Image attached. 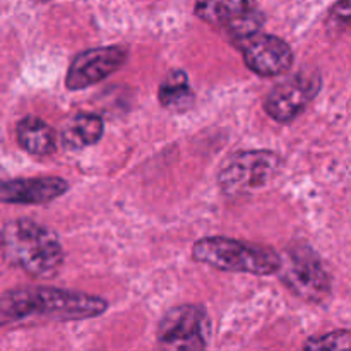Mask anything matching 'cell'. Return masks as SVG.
<instances>
[{"mask_svg":"<svg viewBox=\"0 0 351 351\" xmlns=\"http://www.w3.org/2000/svg\"><path fill=\"white\" fill-rule=\"evenodd\" d=\"M305 350H350L351 348V332L350 331H335L324 336L311 338L304 345Z\"/></svg>","mask_w":351,"mask_h":351,"instance_id":"9a60e30c","label":"cell"},{"mask_svg":"<svg viewBox=\"0 0 351 351\" xmlns=\"http://www.w3.org/2000/svg\"><path fill=\"white\" fill-rule=\"evenodd\" d=\"M16 136L19 146L33 156H50L57 151L55 130L38 117L29 115L21 119L16 127Z\"/></svg>","mask_w":351,"mask_h":351,"instance_id":"7c38bea8","label":"cell"},{"mask_svg":"<svg viewBox=\"0 0 351 351\" xmlns=\"http://www.w3.org/2000/svg\"><path fill=\"white\" fill-rule=\"evenodd\" d=\"M329 23L339 27H351V0H339L332 5Z\"/></svg>","mask_w":351,"mask_h":351,"instance_id":"2e32d148","label":"cell"},{"mask_svg":"<svg viewBox=\"0 0 351 351\" xmlns=\"http://www.w3.org/2000/svg\"><path fill=\"white\" fill-rule=\"evenodd\" d=\"M108 302L96 295L51 287L14 288L0 297V326L34 324L38 321L71 322L103 315Z\"/></svg>","mask_w":351,"mask_h":351,"instance_id":"6da1fadb","label":"cell"},{"mask_svg":"<svg viewBox=\"0 0 351 351\" xmlns=\"http://www.w3.org/2000/svg\"><path fill=\"white\" fill-rule=\"evenodd\" d=\"M281 167L283 161L273 151H240L223 165L218 184L226 195L247 194L266 187L280 173Z\"/></svg>","mask_w":351,"mask_h":351,"instance_id":"5b68a950","label":"cell"},{"mask_svg":"<svg viewBox=\"0 0 351 351\" xmlns=\"http://www.w3.org/2000/svg\"><path fill=\"white\" fill-rule=\"evenodd\" d=\"M278 274L291 293L311 304H321L331 293L328 271L317 254L305 243L288 247Z\"/></svg>","mask_w":351,"mask_h":351,"instance_id":"277c9868","label":"cell"},{"mask_svg":"<svg viewBox=\"0 0 351 351\" xmlns=\"http://www.w3.org/2000/svg\"><path fill=\"white\" fill-rule=\"evenodd\" d=\"M33 2H48V0H33Z\"/></svg>","mask_w":351,"mask_h":351,"instance_id":"e0dca14e","label":"cell"},{"mask_svg":"<svg viewBox=\"0 0 351 351\" xmlns=\"http://www.w3.org/2000/svg\"><path fill=\"white\" fill-rule=\"evenodd\" d=\"M321 86L322 79L317 72H298L293 77L280 82L276 88L271 89V93L264 99V110L276 122H291L317 96Z\"/></svg>","mask_w":351,"mask_h":351,"instance_id":"52a82bcc","label":"cell"},{"mask_svg":"<svg viewBox=\"0 0 351 351\" xmlns=\"http://www.w3.org/2000/svg\"><path fill=\"white\" fill-rule=\"evenodd\" d=\"M243 62L261 77H276L287 74L293 65V50L280 36L256 31L240 38Z\"/></svg>","mask_w":351,"mask_h":351,"instance_id":"ba28073f","label":"cell"},{"mask_svg":"<svg viewBox=\"0 0 351 351\" xmlns=\"http://www.w3.org/2000/svg\"><path fill=\"white\" fill-rule=\"evenodd\" d=\"M158 99H160L161 106L173 110V112L191 108L194 103V93L189 84L187 72L180 71V69L168 72L167 77L160 84Z\"/></svg>","mask_w":351,"mask_h":351,"instance_id":"4fadbf2b","label":"cell"},{"mask_svg":"<svg viewBox=\"0 0 351 351\" xmlns=\"http://www.w3.org/2000/svg\"><path fill=\"white\" fill-rule=\"evenodd\" d=\"M103 130H105V123L101 117L95 113H79L69 122L65 141L75 147L95 146L103 137Z\"/></svg>","mask_w":351,"mask_h":351,"instance_id":"5bb4252c","label":"cell"},{"mask_svg":"<svg viewBox=\"0 0 351 351\" xmlns=\"http://www.w3.org/2000/svg\"><path fill=\"white\" fill-rule=\"evenodd\" d=\"M192 257L218 271L254 276L276 274L281 264V256L273 249L226 237H206L197 240L192 247Z\"/></svg>","mask_w":351,"mask_h":351,"instance_id":"3957f363","label":"cell"},{"mask_svg":"<svg viewBox=\"0 0 351 351\" xmlns=\"http://www.w3.org/2000/svg\"><path fill=\"white\" fill-rule=\"evenodd\" d=\"M129 51L123 47H99L75 55L65 75L69 91H81L112 75L125 65Z\"/></svg>","mask_w":351,"mask_h":351,"instance_id":"9c48e42d","label":"cell"},{"mask_svg":"<svg viewBox=\"0 0 351 351\" xmlns=\"http://www.w3.org/2000/svg\"><path fill=\"white\" fill-rule=\"evenodd\" d=\"M69 191V184L60 177L12 178L0 182V202L3 204H47Z\"/></svg>","mask_w":351,"mask_h":351,"instance_id":"8fae6325","label":"cell"},{"mask_svg":"<svg viewBox=\"0 0 351 351\" xmlns=\"http://www.w3.org/2000/svg\"><path fill=\"white\" fill-rule=\"evenodd\" d=\"M194 10L204 23L226 27L239 38L256 33L263 23L256 0H195Z\"/></svg>","mask_w":351,"mask_h":351,"instance_id":"30bf717a","label":"cell"},{"mask_svg":"<svg viewBox=\"0 0 351 351\" xmlns=\"http://www.w3.org/2000/svg\"><path fill=\"white\" fill-rule=\"evenodd\" d=\"M0 250L7 264L38 280L55 276L65 259L58 237L33 219L5 223L0 232Z\"/></svg>","mask_w":351,"mask_h":351,"instance_id":"7a4b0ae2","label":"cell"},{"mask_svg":"<svg viewBox=\"0 0 351 351\" xmlns=\"http://www.w3.org/2000/svg\"><path fill=\"white\" fill-rule=\"evenodd\" d=\"M211 322L199 305H180L163 315L158 326V343L170 350H202L208 346Z\"/></svg>","mask_w":351,"mask_h":351,"instance_id":"8992f818","label":"cell"}]
</instances>
